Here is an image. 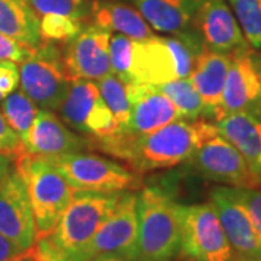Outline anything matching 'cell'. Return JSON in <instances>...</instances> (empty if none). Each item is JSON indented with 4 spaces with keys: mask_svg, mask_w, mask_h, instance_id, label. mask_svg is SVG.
I'll use <instances>...</instances> for the list:
<instances>
[{
    "mask_svg": "<svg viewBox=\"0 0 261 261\" xmlns=\"http://www.w3.org/2000/svg\"><path fill=\"white\" fill-rule=\"evenodd\" d=\"M102 254H116L137 260L138 218L137 193L123 192L113 212L96 231L93 238L75 254L73 261H89Z\"/></svg>",
    "mask_w": 261,
    "mask_h": 261,
    "instance_id": "9",
    "label": "cell"
},
{
    "mask_svg": "<svg viewBox=\"0 0 261 261\" xmlns=\"http://www.w3.org/2000/svg\"><path fill=\"white\" fill-rule=\"evenodd\" d=\"M20 251H23V250H20L16 244H13L0 233V261H8Z\"/></svg>",
    "mask_w": 261,
    "mask_h": 261,
    "instance_id": "35",
    "label": "cell"
},
{
    "mask_svg": "<svg viewBox=\"0 0 261 261\" xmlns=\"http://www.w3.org/2000/svg\"><path fill=\"white\" fill-rule=\"evenodd\" d=\"M178 251L189 261H232V250L211 203L178 205Z\"/></svg>",
    "mask_w": 261,
    "mask_h": 261,
    "instance_id": "8",
    "label": "cell"
},
{
    "mask_svg": "<svg viewBox=\"0 0 261 261\" xmlns=\"http://www.w3.org/2000/svg\"><path fill=\"white\" fill-rule=\"evenodd\" d=\"M111 37V31L90 23L67 42L63 60L71 80L84 79L97 82L112 73L109 58Z\"/></svg>",
    "mask_w": 261,
    "mask_h": 261,
    "instance_id": "13",
    "label": "cell"
},
{
    "mask_svg": "<svg viewBox=\"0 0 261 261\" xmlns=\"http://www.w3.org/2000/svg\"><path fill=\"white\" fill-rule=\"evenodd\" d=\"M83 20L64 15H44L39 18V35L44 41L68 42L80 34Z\"/></svg>",
    "mask_w": 261,
    "mask_h": 261,
    "instance_id": "28",
    "label": "cell"
},
{
    "mask_svg": "<svg viewBox=\"0 0 261 261\" xmlns=\"http://www.w3.org/2000/svg\"><path fill=\"white\" fill-rule=\"evenodd\" d=\"M93 0H28L29 6L38 16L64 15L84 20L89 18Z\"/></svg>",
    "mask_w": 261,
    "mask_h": 261,
    "instance_id": "29",
    "label": "cell"
},
{
    "mask_svg": "<svg viewBox=\"0 0 261 261\" xmlns=\"http://www.w3.org/2000/svg\"><path fill=\"white\" fill-rule=\"evenodd\" d=\"M207 180L231 187H258L247 161L231 142L218 132L216 125L200 121L199 140L187 160Z\"/></svg>",
    "mask_w": 261,
    "mask_h": 261,
    "instance_id": "7",
    "label": "cell"
},
{
    "mask_svg": "<svg viewBox=\"0 0 261 261\" xmlns=\"http://www.w3.org/2000/svg\"><path fill=\"white\" fill-rule=\"evenodd\" d=\"M154 31L176 34L193 27L202 0H132Z\"/></svg>",
    "mask_w": 261,
    "mask_h": 261,
    "instance_id": "21",
    "label": "cell"
},
{
    "mask_svg": "<svg viewBox=\"0 0 261 261\" xmlns=\"http://www.w3.org/2000/svg\"><path fill=\"white\" fill-rule=\"evenodd\" d=\"M97 87L103 102L111 109L119 125L122 134H126L129 123V100L126 94V84L115 74H106L97 80Z\"/></svg>",
    "mask_w": 261,
    "mask_h": 261,
    "instance_id": "26",
    "label": "cell"
},
{
    "mask_svg": "<svg viewBox=\"0 0 261 261\" xmlns=\"http://www.w3.org/2000/svg\"><path fill=\"white\" fill-rule=\"evenodd\" d=\"M34 48H29L13 38L0 34V61H13L20 64L25 61Z\"/></svg>",
    "mask_w": 261,
    "mask_h": 261,
    "instance_id": "32",
    "label": "cell"
},
{
    "mask_svg": "<svg viewBox=\"0 0 261 261\" xmlns=\"http://www.w3.org/2000/svg\"><path fill=\"white\" fill-rule=\"evenodd\" d=\"M0 233L20 250L31 248L37 238L27 185L15 167L0 183Z\"/></svg>",
    "mask_w": 261,
    "mask_h": 261,
    "instance_id": "12",
    "label": "cell"
},
{
    "mask_svg": "<svg viewBox=\"0 0 261 261\" xmlns=\"http://www.w3.org/2000/svg\"><path fill=\"white\" fill-rule=\"evenodd\" d=\"M159 90L173 103L181 115V119L196 121L206 118V111L200 94L190 82V79H176L167 83L159 84Z\"/></svg>",
    "mask_w": 261,
    "mask_h": 261,
    "instance_id": "24",
    "label": "cell"
},
{
    "mask_svg": "<svg viewBox=\"0 0 261 261\" xmlns=\"http://www.w3.org/2000/svg\"><path fill=\"white\" fill-rule=\"evenodd\" d=\"M0 34L29 48L39 45V18L28 0H0Z\"/></svg>",
    "mask_w": 261,
    "mask_h": 261,
    "instance_id": "22",
    "label": "cell"
},
{
    "mask_svg": "<svg viewBox=\"0 0 261 261\" xmlns=\"http://www.w3.org/2000/svg\"><path fill=\"white\" fill-rule=\"evenodd\" d=\"M123 192L99 193L75 190L51 232L34 243L39 261H73L109 218Z\"/></svg>",
    "mask_w": 261,
    "mask_h": 261,
    "instance_id": "2",
    "label": "cell"
},
{
    "mask_svg": "<svg viewBox=\"0 0 261 261\" xmlns=\"http://www.w3.org/2000/svg\"><path fill=\"white\" fill-rule=\"evenodd\" d=\"M15 168L27 185L35 221V240L42 238L54 229L75 190L45 157L31 155L20 149L15 154Z\"/></svg>",
    "mask_w": 261,
    "mask_h": 261,
    "instance_id": "3",
    "label": "cell"
},
{
    "mask_svg": "<svg viewBox=\"0 0 261 261\" xmlns=\"http://www.w3.org/2000/svg\"><path fill=\"white\" fill-rule=\"evenodd\" d=\"M100 97L99 87L93 80H71L68 92L58 109L63 122L77 132L84 134L86 121Z\"/></svg>",
    "mask_w": 261,
    "mask_h": 261,
    "instance_id": "23",
    "label": "cell"
},
{
    "mask_svg": "<svg viewBox=\"0 0 261 261\" xmlns=\"http://www.w3.org/2000/svg\"><path fill=\"white\" fill-rule=\"evenodd\" d=\"M8 154H10V152H5V151H0V160L3 159V157H6Z\"/></svg>",
    "mask_w": 261,
    "mask_h": 261,
    "instance_id": "39",
    "label": "cell"
},
{
    "mask_svg": "<svg viewBox=\"0 0 261 261\" xmlns=\"http://www.w3.org/2000/svg\"><path fill=\"white\" fill-rule=\"evenodd\" d=\"M237 112L261 113V54L250 45L231 53L216 121Z\"/></svg>",
    "mask_w": 261,
    "mask_h": 261,
    "instance_id": "10",
    "label": "cell"
},
{
    "mask_svg": "<svg viewBox=\"0 0 261 261\" xmlns=\"http://www.w3.org/2000/svg\"><path fill=\"white\" fill-rule=\"evenodd\" d=\"M70 83L71 77L57 42L42 39L19 67L20 90L44 111L60 109Z\"/></svg>",
    "mask_w": 261,
    "mask_h": 261,
    "instance_id": "6",
    "label": "cell"
},
{
    "mask_svg": "<svg viewBox=\"0 0 261 261\" xmlns=\"http://www.w3.org/2000/svg\"><path fill=\"white\" fill-rule=\"evenodd\" d=\"M22 151L37 157H56L89 148V140L67 128L51 111H38L27 135L22 138Z\"/></svg>",
    "mask_w": 261,
    "mask_h": 261,
    "instance_id": "15",
    "label": "cell"
},
{
    "mask_svg": "<svg viewBox=\"0 0 261 261\" xmlns=\"http://www.w3.org/2000/svg\"><path fill=\"white\" fill-rule=\"evenodd\" d=\"M248 45L261 49V0H228Z\"/></svg>",
    "mask_w": 261,
    "mask_h": 261,
    "instance_id": "27",
    "label": "cell"
},
{
    "mask_svg": "<svg viewBox=\"0 0 261 261\" xmlns=\"http://www.w3.org/2000/svg\"><path fill=\"white\" fill-rule=\"evenodd\" d=\"M48 160L74 190L115 193L142 186L140 174L99 154L75 151Z\"/></svg>",
    "mask_w": 261,
    "mask_h": 261,
    "instance_id": "5",
    "label": "cell"
},
{
    "mask_svg": "<svg viewBox=\"0 0 261 261\" xmlns=\"http://www.w3.org/2000/svg\"><path fill=\"white\" fill-rule=\"evenodd\" d=\"M2 100H3V96H2V94H0V102H2Z\"/></svg>",
    "mask_w": 261,
    "mask_h": 261,
    "instance_id": "40",
    "label": "cell"
},
{
    "mask_svg": "<svg viewBox=\"0 0 261 261\" xmlns=\"http://www.w3.org/2000/svg\"><path fill=\"white\" fill-rule=\"evenodd\" d=\"M92 25L116 32L134 41H145L155 37L145 19L138 10L121 2L113 0H93L89 15Z\"/></svg>",
    "mask_w": 261,
    "mask_h": 261,
    "instance_id": "20",
    "label": "cell"
},
{
    "mask_svg": "<svg viewBox=\"0 0 261 261\" xmlns=\"http://www.w3.org/2000/svg\"><path fill=\"white\" fill-rule=\"evenodd\" d=\"M89 261H137V260H129V258H125L122 255H116V254H102V255H97L93 257Z\"/></svg>",
    "mask_w": 261,
    "mask_h": 261,
    "instance_id": "38",
    "label": "cell"
},
{
    "mask_svg": "<svg viewBox=\"0 0 261 261\" xmlns=\"http://www.w3.org/2000/svg\"><path fill=\"white\" fill-rule=\"evenodd\" d=\"M232 192L250 215L252 226L261 244V186L232 187Z\"/></svg>",
    "mask_w": 261,
    "mask_h": 261,
    "instance_id": "31",
    "label": "cell"
},
{
    "mask_svg": "<svg viewBox=\"0 0 261 261\" xmlns=\"http://www.w3.org/2000/svg\"><path fill=\"white\" fill-rule=\"evenodd\" d=\"M130 83L159 84L178 79L177 63L164 37L134 41Z\"/></svg>",
    "mask_w": 261,
    "mask_h": 261,
    "instance_id": "17",
    "label": "cell"
},
{
    "mask_svg": "<svg viewBox=\"0 0 261 261\" xmlns=\"http://www.w3.org/2000/svg\"><path fill=\"white\" fill-rule=\"evenodd\" d=\"M38 106L22 90H15L2 100V113L12 129L22 138L27 135L37 116Z\"/></svg>",
    "mask_w": 261,
    "mask_h": 261,
    "instance_id": "25",
    "label": "cell"
},
{
    "mask_svg": "<svg viewBox=\"0 0 261 261\" xmlns=\"http://www.w3.org/2000/svg\"><path fill=\"white\" fill-rule=\"evenodd\" d=\"M22 149V142L18 134L12 129L9 123L6 122L3 113L0 111V151L10 152V154H16Z\"/></svg>",
    "mask_w": 261,
    "mask_h": 261,
    "instance_id": "34",
    "label": "cell"
},
{
    "mask_svg": "<svg viewBox=\"0 0 261 261\" xmlns=\"http://www.w3.org/2000/svg\"><path fill=\"white\" fill-rule=\"evenodd\" d=\"M132 49H134V39L121 34H112L111 44H109L111 70H112V74L121 79L125 84L132 82L130 79Z\"/></svg>",
    "mask_w": 261,
    "mask_h": 261,
    "instance_id": "30",
    "label": "cell"
},
{
    "mask_svg": "<svg viewBox=\"0 0 261 261\" xmlns=\"http://www.w3.org/2000/svg\"><path fill=\"white\" fill-rule=\"evenodd\" d=\"M200 121H178L147 134H115L89 140V145L122 160L137 174L176 167L192 157L199 140Z\"/></svg>",
    "mask_w": 261,
    "mask_h": 261,
    "instance_id": "1",
    "label": "cell"
},
{
    "mask_svg": "<svg viewBox=\"0 0 261 261\" xmlns=\"http://www.w3.org/2000/svg\"><path fill=\"white\" fill-rule=\"evenodd\" d=\"M231 64V54L216 53L207 47L196 60L195 67L189 75L205 105L206 118L219 116L221 99L224 92L225 80Z\"/></svg>",
    "mask_w": 261,
    "mask_h": 261,
    "instance_id": "19",
    "label": "cell"
},
{
    "mask_svg": "<svg viewBox=\"0 0 261 261\" xmlns=\"http://www.w3.org/2000/svg\"><path fill=\"white\" fill-rule=\"evenodd\" d=\"M216 129L238 149L261 186V113L225 115L216 121Z\"/></svg>",
    "mask_w": 261,
    "mask_h": 261,
    "instance_id": "18",
    "label": "cell"
},
{
    "mask_svg": "<svg viewBox=\"0 0 261 261\" xmlns=\"http://www.w3.org/2000/svg\"><path fill=\"white\" fill-rule=\"evenodd\" d=\"M19 86V67L13 61H0V94L3 99Z\"/></svg>",
    "mask_w": 261,
    "mask_h": 261,
    "instance_id": "33",
    "label": "cell"
},
{
    "mask_svg": "<svg viewBox=\"0 0 261 261\" xmlns=\"http://www.w3.org/2000/svg\"><path fill=\"white\" fill-rule=\"evenodd\" d=\"M225 237L232 250V261L261 260V244L250 215L235 197L231 186L214 187L209 193Z\"/></svg>",
    "mask_w": 261,
    "mask_h": 261,
    "instance_id": "11",
    "label": "cell"
},
{
    "mask_svg": "<svg viewBox=\"0 0 261 261\" xmlns=\"http://www.w3.org/2000/svg\"><path fill=\"white\" fill-rule=\"evenodd\" d=\"M257 261H261V260H257Z\"/></svg>",
    "mask_w": 261,
    "mask_h": 261,
    "instance_id": "41",
    "label": "cell"
},
{
    "mask_svg": "<svg viewBox=\"0 0 261 261\" xmlns=\"http://www.w3.org/2000/svg\"><path fill=\"white\" fill-rule=\"evenodd\" d=\"M13 167H15V155L13 154H8L6 157L0 160V183L13 170Z\"/></svg>",
    "mask_w": 261,
    "mask_h": 261,
    "instance_id": "36",
    "label": "cell"
},
{
    "mask_svg": "<svg viewBox=\"0 0 261 261\" xmlns=\"http://www.w3.org/2000/svg\"><path fill=\"white\" fill-rule=\"evenodd\" d=\"M8 261H39V260H38L37 251H35V248H34V245H32L31 248H27V250L20 251L19 254L13 255V257L9 258Z\"/></svg>",
    "mask_w": 261,
    "mask_h": 261,
    "instance_id": "37",
    "label": "cell"
},
{
    "mask_svg": "<svg viewBox=\"0 0 261 261\" xmlns=\"http://www.w3.org/2000/svg\"><path fill=\"white\" fill-rule=\"evenodd\" d=\"M193 28L199 32L206 47L216 53L231 54L248 47L243 31L225 0H202L193 20Z\"/></svg>",
    "mask_w": 261,
    "mask_h": 261,
    "instance_id": "14",
    "label": "cell"
},
{
    "mask_svg": "<svg viewBox=\"0 0 261 261\" xmlns=\"http://www.w3.org/2000/svg\"><path fill=\"white\" fill-rule=\"evenodd\" d=\"M137 261H171L178 252L177 203L159 187H144L137 195Z\"/></svg>",
    "mask_w": 261,
    "mask_h": 261,
    "instance_id": "4",
    "label": "cell"
},
{
    "mask_svg": "<svg viewBox=\"0 0 261 261\" xmlns=\"http://www.w3.org/2000/svg\"><path fill=\"white\" fill-rule=\"evenodd\" d=\"M129 123L126 134H147L181 119L177 108L154 84L128 83Z\"/></svg>",
    "mask_w": 261,
    "mask_h": 261,
    "instance_id": "16",
    "label": "cell"
}]
</instances>
